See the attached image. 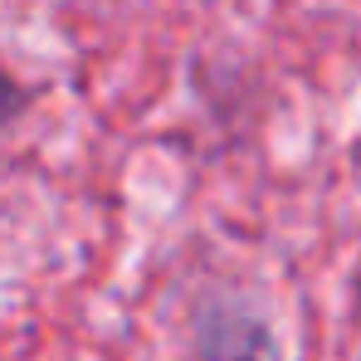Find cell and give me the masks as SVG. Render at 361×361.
Wrapping results in <instances>:
<instances>
[{"label": "cell", "instance_id": "6da1fadb", "mask_svg": "<svg viewBox=\"0 0 361 361\" xmlns=\"http://www.w3.org/2000/svg\"><path fill=\"white\" fill-rule=\"evenodd\" d=\"M205 361H279L264 327L235 322V317H210L205 322Z\"/></svg>", "mask_w": 361, "mask_h": 361}, {"label": "cell", "instance_id": "7a4b0ae2", "mask_svg": "<svg viewBox=\"0 0 361 361\" xmlns=\"http://www.w3.org/2000/svg\"><path fill=\"white\" fill-rule=\"evenodd\" d=\"M20 108H25V93H20V83H15V78H10V73L0 68V127L15 118Z\"/></svg>", "mask_w": 361, "mask_h": 361}]
</instances>
